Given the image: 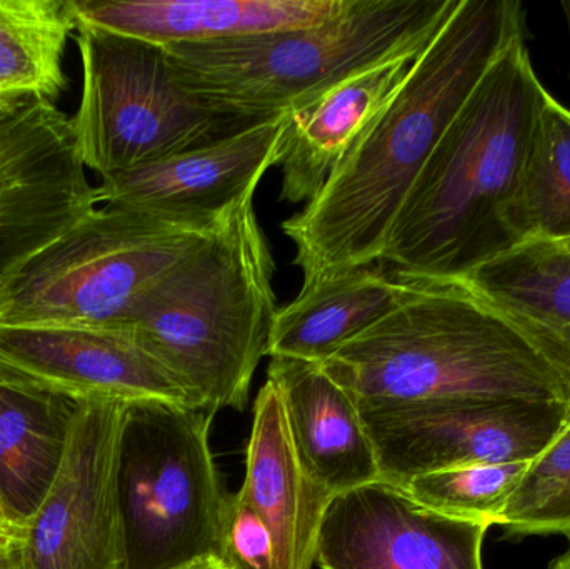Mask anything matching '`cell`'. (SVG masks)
<instances>
[{"label": "cell", "instance_id": "obj_1", "mask_svg": "<svg viewBox=\"0 0 570 569\" xmlns=\"http://www.w3.org/2000/svg\"><path fill=\"white\" fill-rule=\"evenodd\" d=\"M524 27L518 0H459L321 194L284 220L304 283L381 263L422 167L489 67L512 40L524 36Z\"/></svg>", "mask_w": 570, "mask_h": 569}, {"label": "cell", "instance_id": "obj_2", "mask_svg": "<svg viewBox=\"0 0 570 569\" xmlns=\"http://www.w3.org/2000/svg\"><path fill=\"white\" fill-rule=\"evenodd\" d=\"M546 94L524 36L518 37L489 67L422 167L381 264L399 276L465 281L518 246L512 210Z\"/></svg>", "mask_w": 570, "mask_h": 569}, {"label": "cell", "instance_id": "obj_3", "mask_svg": "<svg viewBox=\"0 0 570 569\" xmlns=\"http://www.w3.org/2000/svg\"><path fill=\"white\" fill-rule=\"evenodd\" d=\"M401 277L394 310L321 363L358 410L461 398L570 401L569 381L464 281Z\"/></svg>", "mask_w": 570, "mask_h": 569}, {"label": "cell", "instance_id": "obj_4", "mask_svg": "<svg viewBox=\"0 0 570 569\" xmlns=\"http://www.w3.org/2000/svg\"><path fill=\"white\" fill-rule=\"evenodd\" d=\"M273 253L254 194L177 261L127 327L176 377L193 410H243L276 317Z\"/></svg>", "mask_w": 570, "mask_h": 569}, {"label": "cell", "instance_id": "obj_5", "mask_svg": "<svg viewBox=\"0 0 570 569\" xmlns=\"http://www.w3.org/2000/svg\"><path fill=\"white\" fill-rule=\"evenodd\" d=\"M459 0H348L325 22L210 43L164 47L177 80L237 122L283 117L348 77L421 56Z\"/></svg>", "mask_w": 570, "mask_h": 569}, {"label": "cell", "instance_id": "obj_6", "mask_svg": "<svg viewBox=\"0 0 570 569\" xmlns=\"http://www.w3.org/2000/svg\"><path fill=\"white\" fill-rule=\"evenodd\" d=\"M220 219L97 206L0 287V326L127 327L144 294Z\"/></svg>", "mask_w": 570, "mask_h": 569}, {"label": "cell", "instance_id": "obj_7", "mask_svg": "<svg viewBox=\"0 0 570 569\" xmlns=\"http://www.w3.org/2000/svg\"><path fill=\"white\" fill-rule=\"evenodd\" d=\"M213 418L157 401L127 404L117 481L129 569L223 560L229 493L210 453Z\"/></svg>", "mask_w": 570, "mask_h": 569}, {"label": "cell", "instance_id": "obj_8", "mask_svg": "<svg viewBox=\"0 0 570 569\" xmlns=\"http://www.w3.org/2000/svg\"><path fill=\"white\" fill-rule=\"evenodd\" d=\"M76 43L82 94L70 130L80 163L100 179L247 127L190 94L164 47L83 23Z\"/></svg>", "mask_w": 570, "mask_h": 569}, {"label": "cell", "instance_id": "obj_9", "mask_svg": "<svg viewBox=\"0 0 570 569\" xmlns=\"http://www.w3.org/2000/svg\"><path fill=\"white\" fill-rule=\"evenodd\" d=\"M358 411L381 480L405 488L435 471L534 460L568 426L570 401L461 398Z\"/></svg>", "mask_w": 570, "mask_h": 569}, {"label": "cell", "instance_id": "obj_10", "mask_svg": "<svg viewBox=\"0 0 570 569\" xmlns=\"http://www.w3.org/2000/svg\"><path fill=\"white\" fill-rule=\"evenodd\" d=\"M99 204L70 117L36 94H0V287Z\"/></svg>", "mask_w": 570, "mask_h": 569}, {"label": "cell", "instance_id": "obj_11", "mask_svg": "<svg viewBox=\"0 0 570 569\" xmlns=\"http://www.w3.org/2000/svg\"><path fill=\"white\" fill-rule=\"evenodd\" d=\"M127 404L86 401L62 468L19 538L26 569H129L119 448Z\"/></svg>", "mask_w": 570, "mask_h": 569}, {"label": "cell", "instance_id": "obj_12", "mask_svg": "<svg viewBox=\"0 0 570 569\" xmlns=\"http://www.w3.org/2000/svg\"><path fill=\"white\" fill-rule=\"evenodd\" d=\"M489 528L429 510L405 488L377 480L332 500L315 563L322 569H484Z\"/></svg>", "mask_w": 570, "mask_h": 569}, {"label": "cell", "instance_id": "obj_13", "mask_svg": "<svg viewBox=\"0 0 570 569\" xmlns=\"http://www.w3.org/2000/svg\"><path fill=\"white\" fill-rule=\"evenodd\" d=\"M0 366L82 401L190 406L130 327L0 326Z\"/></svg>", "mask_w": 570, "mask_h": 569}, {"label": "cell", "instance_id": "obj_14", "mask_svg": "<svg viewBox=\"0 0 570 569\" xmlns=\"http://www.w3.org/2000/svg\"><path fill=\"white\" fill-rule=\"evenodd\" d=\"M284 116L253 124L206 146L183 150L126 173L102 177L99 203L177 219L219 220L256 194L276 166Z\"/></svg>", "mask_w": 570, "mask_h": 569}, {"label": "cell", "instance_id": "obj_15", "mask_svg": "<svg viewBox=\"0 0 570 569\" xmlns=\"http://www.w3.org/2000/svg\"><path fill=\"white\" fill-rule=\"evenodd\" d=\"M348 0H72L77 23L156 46L210 43L325 22Z\"/></svg>", "mask_w": 570, "mask_h": 569}, {"label": "cell", "instance_id": "obj_16", "mask_svg": "<svg viewBox=\"0 0 570 569\" xmlns=\"http://www.w3.org/2000/svg\"><path fill=\"white\" fill-rule=\"evenodd\" d=\"M267 381L279 393L295 453L315 483L337 497L381 480L357 404L321 364L271 357Z\"/></svg>", "mask_w": 570, "mask_h": 569}, {"label": "cell", "instance_id": "obj_17", "mask_svg": "<svg viewBox=\"0 0 570 569\" xmlns=\"http://www.w3.org/2000/svg\"><path fill=\"white\" fill-rule=\"evenodd\" d=\"M266 521L277 569H311L334 494L315 483L298 461L283 401L271 381L254 404L246 480L237 491Z\"/></svg>", "mask_w": 570, "mask_h": 569}, {"label": "cell", "instance_id": "obj_18", "mask_svg": "<svg viewBox=\"0 0 570 569\" xmlns=\"http://www.w3.org/2000/svg\"><path fill=\"white\" fill-rule=\"evenodd\" d=\"M421 56H404L348 77L284 116L276 166L281 200L312 203L348 147L401 89Z\"/></svg>", "mask_w": 570, "mask_h": 569}, {"label": "cell", "instance_id": "obj_19", "mask_svg": "<svg viewBox=\"0 0 570 569\" xmlns=\"http://www.w3.org/2000/svg\"><path fill=\"white\" fill-rule=\"evenodd\" d=\"M83 403L0 366V508L19 538L62 468Z\"/></svg>", "mask_w": 570, "mask_h": 569}, {"label": "cell", "instance_id": "obj_20", "mask_svg": "<svg viewBox=\"0 0 570 569\" xmlns=\"http://www.w3.org/2000/svg\"><path fill=\"white\" fill-rule=\"evenodd\" d=\"M570 383V249L524 241L464 281Z\"/></svg>", "mask_w": 570, "mask_h": 569}, {"label": "cell", "instance_id": "obj_21", "mask_svg": "<svg viewBox=\"0 0 570 569\" xmlns=\"http://www.w3.org/2000/svg\"><path fill=\"white\" fill-rule=\"evenodd\" d=\"M402 284L381 263L302 284L297 296L277 310L267 356L321 364L387 316Z\"/></svg>", "mask_w": 570, "mask_h": 569}, {"label": "cell", "instance_id": "obj_22", "mask_svg": "<svg viewBox=\"0 0 570 569\" xmlns=\"http://www.w3.org/2000/svg\"><path fill=\"white\" fill-rule=\"evenodd\" d=\"M76 30L72 0H0V94L56 102L69 84L63 56Z\"/></svg>", "mask_w": 570, "mask_h": 569}, {"label": "cell", "instance_id": "obj_23", "mask_svg": "<svg viewBox=\"0 0 570 569\" xmlns=\"http://www.w3.org/2000/svg\"><path fill=\"white\" fill-rule=\"evenodd\" d=\"M518 243L570 241V110L546 94L512 210Z\"/></svg>", "mask_w": 570, "mask_h": 569}, {"label": "cell", "instance_id": "obj_24", "mask_svg": "<svg viewBox=\"0 0 570 569\" xmlns=\"http://www.w3.org/2000/svg\"><path fill=\"white\" fill-rule=\"evenodd\" d=\"M529 463L474 464L435 471L409 481L405 490L429 510L492 527L499 523Z\"/></svg>", "mask_w": 570, "mask_h": 569}, {"label": "cell", "instance_id": "obj_25", "mask_svg": "<svg viewBox=\"0 0 570 569\" xmlns=\"http://www.w3.org/2000/svg\"><path fill=\"white\" fill-rule=\"evenodd\" d=\"M498 524L509 537L566 534L570 538V421L529 463Z\"/></svg>", "mask_w": 570, "mask_h": 569}, {"label": "cell", "instance_id": "obj_26", "mask_svg": "<svg viewBox=\"0 0 570 569\" xmlns=\"http://www.w3.org/2000/svg\"><path fill=\"white\" fill-rule=\"evenodd\" d=\"M223 560L233 569H277L273 533L239 493L227 501Z\"/></svg>", "mask_w": 570, "mask_h": 569}, {"label": "cell", "instance_id": "obj_27", "mask_svg": "<svg viewBox=\"0 0 570 569\" xmlns=\"http://www.w3.org/2000/svg\"><path fill=\"white\" fill-rule=\"evenodd\" d=\"M0 569H26L22 550L16 538H0Z\"/></svg>", "mask_w": 570, "mask_h": 569}, {"label": "cell", "instance_id": "obj_28", "mask_svg": "<svg viewBox=\"0 0 570 569\" xmlns=\"http://www.w3.org/2000/svg\"><path fill=\"white\" fill-rule=\"evenodd\" d=\"M179 569H233L220 558H206V560L196 561Z\"/></svg>", "mask_w": 570, "mask_h": 569}, {"label": "cell", "instance_id": "obj_29", "mask_svg": "<svg viewBox=\"0 0 570 569\" xmlns=\"http://www.w3.org/2000/svg\"><path fill=\"white\" fill-rule=\"evenodd\" d=\"M0 538H16V540H19V533L10 527L2 508H0Z\"/></svg>", "mask_w": 570, "mask_h": 569}, {"label": "cell", "instance_id": "obj_30", "mask_svg": "<svg viewBox=\"0 0 570 569\" xmlns=\"http://www.w3.org/2000/svg\"><path fill=\"white\" fill-rule=\"evenodd\" d=\"M549 569H570V545L568 551L562 557H559Z\"/></svg>", "mask_w": 570, "mask_h": 569}, {"label": "cell", "instance_id": "obj_31", "mask_svg": "<svg viewBox=\"0 0 570 569\" xmlns=\"http://www.w3.org/2000/svg\"><path fill=\"white\" fill-rule=\"evenodd\" d=\"M562 9H564L566 20H568L569 33H570V2H562Z\"/></svg>", "mask_w": 570, "mask_h": 569}, {"label": "cell", "instance_id": "obj_32", "mask_svg": "<svg viewBox=\"0 0 570 569\" xmlns=\"http://www.w3.org/2000/svg\"><path fill=\"white\" fill-rule=\"evenodd\" d=\"M564 244H566V246H568V247H569V249H570V241H568V243H564Z\"/></svg>", "mask_w": 570, "mask_h": 569}, {"label": "cell", "instance_id": "obj_33", "mask_svg": "<svg viewBox=\"0 0 570 569\" xmlns=\"http://www.w3.org/2000/svg\"><path fill=\"white\" fill-rule=\"evenodd\" d=\"M569 421H570V413H569Z\"/></svg>", "mask_w": 570, "mask_h": 569}]
</instances>
